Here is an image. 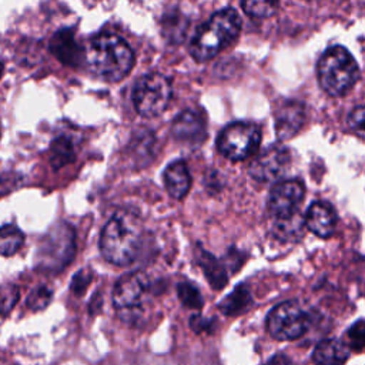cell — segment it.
I'll list each match as a JSON object with an SVG mask.
<instances>
[{"instance_id": "16", "label": "cell", "mask_w": 365, "mask_h": 365, "mask_svg": "<svg viewBox=\"0 0 365 365\" xmlns=\"http://www.w3.org/2000/svg\"><path fill=\"white\" fill-rule=\"evenodd\" d=\"M164 185L167 192L175 200L187 195L191 187V175L184 161H174L167 165L164 170Z\"/></svg>"}, {"instance_id": "9", "label": "cell", "mask_w": 365, "mask_h": 365, "mask_svg": "<svg viewBox=\"0 0 365 365\" xmlns=\"http://www.w3.org/2000/svg\"><path fill=\"white\" fill-rule=\"evenodd\" d=\"M309 327V317L295 301H285L274 307L267 315V329L278 341L301 338Z\"/></svg>"}, {"instance_id": "14", "label": "cell", "mask_w": 365, "mask_h": 365, "mask_svg": "<svg viewBox=\"0 0 365 365\" xmlns=\"http://www.w3.org/2000/svg\"><path fill=\"white\" fill-rule=\"evenodd\" d=\"M305 225L317 237H331L336 225V212L334 207L325 201L312 202L307 211Z\"/></svg>"}, {"instance_id": "15", "label": "cell", "mask_w": 365, "mask_h": 365, "mask_svg": "<svg viewBox=\"0 0 365 365\" xmlns=\"http://www.w3.org/2000/svg\"><path fill=\"white\" fill-rule=\"evenodd\" d=\"M50 51L66 66H77L83 60L84 50H81L68 29L58 30L50 40Z\"/></svg>"}, {"instance_id": "13", "label": "cell", "mask_w": 365, "mask_h": 365, "mask_svg": "<svg viewBox=\"0 0 365 365\" xmlns=\"http://www.w3.org/2000/svg\"><path fill=\"white\" fill-rule=\"evenodd\" d=\"M171 133L174 138L181 143L198 145L207 135L204 117L194 110H185L174 120Z\"/></svg>"}, {"instance_id": "7", "label": "cell", "mask_w": 365, "mask_h": 365, "mask_svg": "<svg viewBox=\"0 0 365 365\" xmlns=\"http://www.w3.org/2000/svg\"><path fill=\"white\" fill-rule=\"evenodd\" d=\"M173 96L170 80L160 73H148L137 80L133 90V103L143 117L160 115Z\"/></svg>"}, {"instance_id": "4", "label": "cell", "mask_w": 365, "mask_h": 365, "mask_svg": "<svg viewBox=\"0 0 365 365\" xmlns=\"http://www.w3.org/2000/svg\"><path fill=\"white\" fill-rule=\"evenodd\" d=\"M317 73L321 88L332 97L346 94L359 77L355 58L342 46H332L324 51L318 61Z\"/></svg>"}, {"instance_id": "2", "label": "cell", "mask_w": 365, "mask_h": 365, "mask_svg": "<svg viewBox=\"0 0 365 365\" xmlns=\"http://www.w3.org/2000/svg\"><path fill=\"white\" fill-rule=\"evenodd\" d=\"M143 244V224L137 215L118 211L104 225L100 237L103 257L114 265L131 264Z\"/></svg>"}, {"instance_id": "6", "label": "cell", "mask_w": 365, "mask_h": 365, "mask_svg": "<svg viewBox=\"0 0 365 365\" xmlns=\"http://www.w3.org/2000/svg\"><path fill=\"white\" fill-rule=\"evenodd\" d=\"M150 288L151 284L148 277L138 271L128 272L115 282L113 289V304L123 321L128 324L141 321Z\"/></svg>"}, {"instance_id": "12", "label": "cell", "mask_w": 365, "mask_h": 365, "mask_svg": "<svg viewBox=\"0 0 365 365\" xmlns=\"http://www.w3.org/2000/svg\"><path fill=\"white\" fill-rule=\"evenodd\" d=\"M274 120H275V133L278 138L289 140L302 130L307 121V108L299 101L287 100L281 103L275 110Z\"/></svg>"}, {"instance_id": "5", "label": "cell", "mask_w": 365, "mask_h": 365, "mask_svg": "<svg viewBox=\"0 0 365 365\" xmlns=\"http://www.w3.org/2000/svg\"><path fill=\"white\" fill-rule=\"evenodd\" d=\"M74 252V230L66 222H58L40 240L36 254V268L47 272H60L70 264Z\"/></svg>"}, {"instance_id": "23", "label": "cell", "mask_w": 365, "mask_h": 365, "mask_svg": "<svg viewBox=\"0 0 365 365\" xmlns=\"http://www.w3.org/2000/svg\"><path fill=\"white\" fill-rule=\"evenodd\" d=\"M346 341L348 348L356 352L365 349V319L356 321L351 328L346 331Z\"/></svg>"}, {"instance_id": "11", "label": "cell", "mask_w": 365, "mask_h": 365, "mask_svg": "<svg viewBox=\"0 0 365 365\" xmlns=\"http://www.w3.org/2000/svg\"><path fill=\"white\" fill-rule=\"evenodd\" d=\"M305 188L298 180H287L272 187L268 195V210L277 220H289L295 217L299 204L304 200Z\"/></svg>"}, {"instance_id": "29", "label": "cell", "mask_w": 365, "mask_h": 365, "mask_svg": "<svg viewBox=\"0 0 365 365\" xmlns=\"http://www.w3.org/2000/svg\"><path fill=\"white\" fill-rule=\"evenodd\" d=\"M91 281V272L88 269H80L71 279V291L76 295H81Z\"/></svg>"}, {"instance_id": "1", "label": "cell", "mask_w": 365, "mask_h": 365, "mask_svg": "<svg viewBox=\"0 0 365 365\" xmlns=\"http://www.w3.org/2000/svg\"><path fill=\"white\" fill-rule=\"evenodd\" d=\"M83 61L96 77L106 81H118L131 71L134 53L120 36L101 33L88 40Z\"/></svg>"}, {"instance_id": "24", "label": "cell", "mask_w": 365, "mask_h": 365, "mask_svg": "<svg viewBox=\"0 0 365 365\" xmlns=\"http://www.w3.org/2000/svg\"><path fill=\"white\" fill-rule=\"evenodd\" d=\"M241 6L248 16L257 17V19H265L275 13L278 4L271 1H244Z\"/></svg>"}, {"instance_id": "10", "label": "cell", "mask_w": 365, "mask_h": 365, "mask_svg": "<svg viewBox=\"0 0 365 365\" xmlns=\"http://www.w3.org/2000/svg\"><path fill=\"white\" fill-rule=\"evenodd\" d=\"M291 164V154L287 147L269 145L259 153L250 165V175L259 182H275Z\"/></svg>"}, {"instance_id": "27", "label": "cell", "mask_w": 365, "mask_h": 365, "mask_svg": "<svg viewBox=\"0 0 365 365\" xmlns=\"http://www.w3.org/2000/svg\"><path fill=\"white\" fill-rule=\"evenodd\" d=\"M181 16L180 14H174L173 19L165 17L163 20V27H164V36L170 37L173 41H180L184 37V31L187 29V23L185 21H180Z\"/></svg>"}, {"instance_id": "3", "label": "cell", "mask_w": 365, "mask_h": 365, "mask_svg": "<svg viewBox=\"0 0 365 365\" xmlns=\"http://www.w3.org/2000/svg\"><path fill=\"white\" fill-rule=\"evenodd\" d=\"M240 30L241 17L234 9L227 7L214 13L192 37L190 43L191 57L200 63L215 57L238 37Z\"/></svg>"}, {"instance_id": "26", "label": "cell", "mask_w": 365, "mask_h": 365, "mask_svg": "<svg viewBox=\"0 0 365 365\" xmlns=\"http://www.w3.org/2000/svg\"><path fill=\"white\" fill-rule=\"evenodd\" d=\"M19 288L14 284L0 285V315H7L19 301Z\"/></svg>"}, {"instance_id": "30", "label": "cell", "mask_w": 365, "mask_h": 365, "mask_svg": "<svg viewBox=\"0 0 365 365\" xmlns=\"http://www.w3.org/2000/svg\"><path fill=\"white\" fill-rule=\"evenodd\" d=\"M190 327L192 328L194 332L197 334H210L212 332V328H214V321L212 319H208V318H202L200 315H194L191 317L190 319Z\"/></svg>"}, {"instance_id": "31", "label": "cell", "mask_w": 365, "mask_h": 365, "mask_svg": "<svg viewBox=\"0 0 365 365\" xmlns=\"http://www.w3.org/2000/svg\"><path fill=\"white\" fill-rule=\"evenodd\" d=\"M267 365H289V358L279 354V355L272 356V358L267 362Z\"/></svg>"}, {"instance_id": "28", "label": "cell", "mask_w": 365, "mask_h": 365, "mask_svg": "<svg viewBox=\"0 0 365 365\" xmlns=\"http://www.w3.org/2000/svg\"><path fill=\"white\" fill-rule=\"evenodd\" d=\"M348 125L349 128L361 138L365 140V106H358L355 107L349 114H348Z\"/></svg>"}, {"instance_id": "25", "label": "cell", "mask_w": 365, "mask_h": 365, "mask_svg": "<svg viewBox=\"0 0 365 365\" xmlns=\"http://www.w3.org/2000/svg\"><path fill=\"white\" fill-rule=\"evenodd\" d=\"M51 295H53V292L48 287L40 285L30 292V295L27 298V307L31 311H41L50 304Z\"/></svg>"}, {"instance_id": "8", "label": "cell", "mask_w": 365, "mask_h": 365, "mask_svg": "<svg viewBox=\"0 0 365 365\" xmlns=\"http://www.w3.org/2000/svg\"><path fill=\"white\" fill-rule=\"evenodd\" d=\"M261 144V130L250 121L228 124L217 138L218 151L228 160L241 161L254 155Z\"/></svg>"}, {"instance_id": "18", "label": "cell", "mask_w": 365, "mask_h": 365, "mask_svg": "<svg viewBox=\"0 0 365 365\" xmlns=\"http://www.w3.org/2000/svg\"><path fill=\"white\" fill-rule=\"evenodd\" d=\"M195 261L201 267L205 278L208 279L210 285L214 289H221L225 287L228 277H227L225 268L215 257H212L210 252H207L200 247L195 250Z\"/></svg>"}, {"instance_id": "22", "label": "cell", "mask_w": 365, "mask_h": 365, "mask_svg": "<svg viewBox=\"0 0 365 365\" xmlns=\"http://www.w3.org/2000/svg\"><path fill=\"white\" fill-rule=\"evenodd\" d=\"M177 294L184 307L190 309H200L202 307V297L198 288L191 282H181L177 287Z\"/></svg>"}, {"instance_id": "20", "label": "cell", "mask_w": 365, "mask_h": 365, "mask_svg": "<svg viewBox=\"0 0 365 365\" xmlns=\"http://www.w3.org/2000/svg\"><path fill=\"white\" fill-rule=\"evenodd\" d=\"M76 158L74 143L67 135H58L50 145V163L54 168H60Z\"/></svg>"}, {"instance_id": "17", "label": "cell", "mask_w": 365, "mask_h": 365, "mask_svg": "<svg viewBox=\"0 0 365 365\" xmlns=\"http://www.w3.org/2000/svg\"><path fill=\"white\" fill-rule=\"evenodd\" d=\"M349 352L348 345L339 339L328 338L315 346L312 361L315 365H344L349 358Z\"/></svg>"}, {"instance_id": "19", "label": "cell", "mask_w": 365, "mask_h": 365, "mask_svg": "<svg viewBox=\"0 0 365 365\" xmlns=\"http://www.w3.org/2000/svg\"><path fill=\"white\" fill-rule=\"evenodd\" d=\"M252 304L250 289L245 285H238L230 295H227L218 305L220 311L225 315H240L245 312Z\"/></svg>"}, {"instance_id": "32", "label": "cell", "mask_w": 365, "mask_h": 365, "mask_svg": "<svg viewBox=\"0 0 365 365\" xmlns=\"http://www.w3.org/2000/svg\"><path fill=\"white\" fill-rule=\"evenodd\" d=\"M3 71H4V66H3V63L0 61V77H1V74H3Z\"/></svg>"}, {"instance_id": "21", "label": "cell", "mask_w": 365, "mask_h": 365, "mask_svg": "<svg viewBox=\"0 0 365 365\" xmlns=\"http://www.w3.org/2000/svg\"><path fill=\"white\" fill-rule=\"evenodd\" d=\"M24 242L23 232L11 224L0 227V255H13L16 254Z\"/></svg>"}]
</instances>
